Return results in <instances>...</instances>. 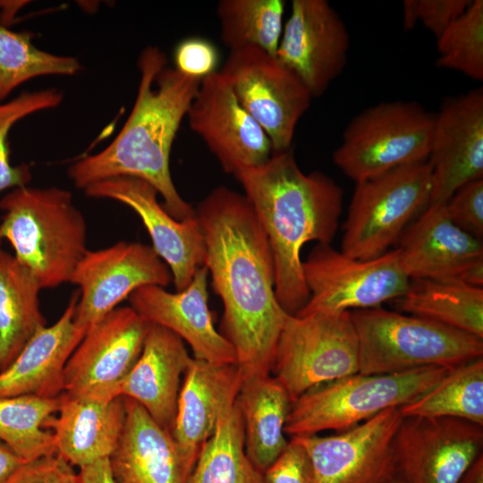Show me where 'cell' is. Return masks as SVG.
<instances>
[{
    "label": "cell",
    "instance_id": "6da1fadb",
    "mask_svg": "<svg viewBox=\"0 0 483 483\" xmlns=\"http://www.w3.org/2000/svg\"><path fill=\"white\" fill-rule=\"evenodd\" d=\"M205 240L204 267L222 300V335L243 380L270 375L288 314L275 292L267 235L245 195L220 186L195 209Z\"/></svg>",
    "mask_w": 483,
    "mask_h": 483
},
{
    "label": "cell",
    "instance_id": "7a4b0ae2",
    "mask_svg": "<svg viewBox=\"0 0 483 483\" xmlns=\"http://www.w3.org/2000/svg\"><path fill=\"white\" fill-rule=\"evenodd\" d=\"M166 65V55L158 47L142 50L138 59L136 99L122 130L103 150L71 165L68 175L82 190L115 177L141 179L157 190L174 218L183 220L195 216V209L174 184L170 155L202 79Z\"/></svg>",
    "mask_w": 483,
    "mask_h": 483
},
{
    "label": "cell",
    "instance_id": "3957f363",
    "mask_svg": "<svg viewBox=\"0 0 483 483\" xmlns=\"http://www.w3.org/2000/svg\"><path fill=\"white\" fill-rule=\"evenodd\" d=\"M234 177L259 221L275 268V292L281 307L295 315L307 303L301 251L309 242L333 241L343 210V191L326 174H305L292 148L273 152L264 164Z\"/></svg>",
    "mask_w": 483,
    "mask_h": 483
},
{
    "label": "cell",
    "instance_id": "277c9868",
    "mask_svg": "<svg viewBox=\"0 0 483 483\" xmlns=\"http://www.w3.org/2000/svg\"><path fill=\"white\" fill-rule=\"evenodd\" d=\"M0 240L12 245L41 288L70 283L88 250L86 221L72 193L57 187H17L0 199Z\"/></svg>",
    "mask_w": 483,
    "mask_h": 483
},
{
    "label": "cell",
    "instance_id": "5b68a950",
    "mask_svg": "<svg viewBox=\"0 0 483 483\" xmlns=\"http://www.w3.org/2000/svg\"><path fill=\"white\" fill-rule=\"evenodd\" d=\"M359 373L392 374L456 367L483 356V339L440 323L377 307L351 311Z\"/></svg>",
    "mask_w": 483,
    "mask_h": 483
},
{
    "label": "cell",
    "instance_id": "8992f818",
    "mask_svg": "<svg viewBox=\"0 0 483 483\" xmlns=\"http://www.w3.org/2000/svg\"><path fill=\"white\" fill-rule=\"evenodd\" d=\"M452 368L429 366L392 374L358 372L323 384L292 402L284 432L298 436L347 430L386 409L415 401Z\"/></svg>",
    "mask_w": 483,
    "mask_h": 483
},
{
    "label": "cell",
    "instance_id": "52a82bcc",
    "mask_svg": "<svg viewBox=\"0 0 483 483\" xmlns=\"http://www.w3.org/2000/svg\"><path fill=\"white\" fill-rule=\"evenodd\" d=\"M435 114L414 101L366 108L345 127L333 160L356 183L428 159Z\"/></svg>",
    "mask_w": 483,
    "mask_h": 483
},
{
    "label": "cell",
    "instance_id": "ba28073f",
    "mask_svg": "<svg viewBox=\"0 0 483 483\" xmlns=\"http://www.w3.org/2000/svg\"><path fill=\"white\" fill-rule=\"evenodd\" d=\"M431 191L428 160L357 182L343 225L341 251L362 260L387 252L411 219L429 205Z\"/></svg>",
    "mask_w": 483,
    "mask_h": 483
},
{
    "label": "cell",
    "instance_id": "9c48e42d",
    "mask_svg": "<svg viewBox=\"0 0 483 483\" xmlns=\"http://www.w3.org/2000/svg\"><path fill=\"white\" fill-rule=\"evenodd\" d=\"M271 372L292 402L318 386L358 373L359 346L351 311L289 315Z\"/></svg>",
    "mask_w": 483,
    "mask_h": 483
},
{
    "label": "cell",
    "instance_id": "30bf717a",
    "mask_svg": "<svg viewBox=\"0 0 483 483\" xmlns=\"http://www.w3.org/2000/svg\"><path fill=\"white\" fill-rule=\"evenodd\" d=\"M302 269L309 298L297 316L380 307L402 297L411 282L397 249L362 260L318 243Z\"/></svg>",
    "mask_w": 483,
    "mask_h": 483
},
{
    "label": "cell",
    "instance_id": "8fae6325",
    "mask_svg": "<svg viewBox=\"0 0 483 483\" xmlns=\"http://www.w3.org/2000/svg\"><path fill=\"white\" fill-rule=\"evenodd\" d=\"M219 72L267 133L273 152L291 148L295 128L312 99L299 78L275 56L256 47L230 51Z\"/></svg>",
    "mask_w": 483,
    "mask_h": 483
},
{
    "label": "cell",
    "instance_id": "7c38bea8",
    "mask_svg": "<svg viewBox=\"0 0 483 483\" xmlns=\"http://www.w3.org/2000/svg\"><path fill=\"white\" fill-rule=\"evenodd\" d=\"M149 324L131 306L90 326L69 358L64 392L97 401L119 397V386L138 360Z\"/></svg>",
    "mask_w": 483,
    "mask_h": 483
},
{
    "label": "cell",
    "instance_id": "4fadbf2b",
    "mask_svg": "<svg viewBox=\"0 0 483 483\" xmlns=\"http://www.w3.org/2000/svg\"><path fill=\"white\" fill-rule=\"evenodd\" d=\"M402 419L392 407L338 435L291 438L306 449L313 483H386L397 474L394 437Z\"/></svg>",
    "mask_w": 483,
    "mask_h": 483
},
{
    "label": "cell",
    "instance_id": "5bb4252c",
    "mask_svg": "<svg viewBox=\"0 0 483 483\" xmlns=\"http://www.w3.org/2000/svg\"><path fill=\"white\" fill-rule=\"evenodd\" d=\"M172 280L168 266L151 246L119 242L105 249L88 250L70 280L80 292L75 322L88 330L138 288L165 287Z\"/></svg>",
    "mask_w": 483,
    "mask_h": 483
},
{
    "label": "cell",
    "instance_id": "9a60e30c",
    "mask_svg": "<svg viewBox=\"0 0 483 483\" xmlns=\"http://www.w3.org/2000/svg\"><path fill=\"white\" fill-rule=\"evenodd\" d=\"M483 427L453 418H403L394 437L405 483H459L482 453Z\"/></svg>",
    "mask_w": 483,
    "mask_h": 483
},
{
    "label": "cell",
    "instance_id": "2e32d148",
    "mask_svg": "<svg viewBox=\"0 0 483 483\" xmlns=\"http://www.w3.org/2000/svg\"><path fill=\"white\" fill-rule=\"evenodd\" d=\"M189 126L206 143L225 173L264 164L271 141L238 101L220 72L204 77L188 109Z\"/></svg>",
    "mask_w": 483,
    "mask_h": 483
},
{
    "label": "cell",
    "instance_id": "e0dca14e",
    "mask_svg": "<svg viewBox=\"0 0 483 483\" xmlns=\"http://www.w3.org/2000/svg\"><path fill=\"white\" fill-rule=\"evenodd\" d=\"M350 36L326 0H293L283 29L276 59L292 72L312 98L322 96L344 70Z\"/></svg>",
    "mask_w": 483,
    "mask_h": 483
},
{
    "label": "cell",
    "instance_id": "ac0fdd59",
    "mask_svg": "<svg viewBox=\"0 0 483 483\" xmlns=\"http://www.w3.org/2000/svg\"><path fill=\"white\" fill-rule=\"evenodd\" d=\"M396 249L410 279L483 285L482 241L450 219L445 203L429 204L402 233Z\"/></svg>",
    "mask_w": 483,
    "mask_h": 483
},
{
    "label": "cell",
    "instance_id": "d6986e66",
    "mask_svg": "<svg viewBox=\"0 0 483 483\" xmlns=\"http://www.w3.org/2000/svg\"><path fill=\"white\" fill-rule=\"evenodd\" d=\"M91 198L119 201L140 217L152 248L168 266L176 291L185 289L196 269L204 266L205 240L196 215L177 220L157 200V191L148 182L121 176L104 180L84 189Z\"/></svg>",
    "mask_w": 483,
    "mask_h": 483
},
{
    "label": "cell",
    "instance_id": "ffe728a7",
    "mask_svg": "<svg viewBox=\"0 0 483 483\" xmlns=\"http://www.w3.org/2000/svg\"><path fill=\"white\" fill-rule=\"evenodd\" d=\"M428 162L430 203H446L466 183L483 179V89L444 100L435 124Z\"/></svg>",
    "mask_w": 483,
    "mask_h": 483
},
{
    "label": "cell",
    "instance_id": "44dd1931",
    "mask_svg": "<svg viewBox=\"0 0 483 483\" xmlns=\"http://www.w3.org/2000/svg\"><path fill=\"white\" fill-rule=\"evenodd\" d=\"M206 267H198L188 286L169 292L158 285H145L130 296V306L148 324L163 326L184 340L194 358L214 364L236 363L229 341L213 323L208 303Z\"/></svg>",
    "mask_w": 483,
    "mask_h": 483
},
{
    "label": "cell",
    "instance_id": "7402d4cb",
    "mask_svg": "<svg viewBox=\"0 0 483 483\" xmlns=\"http://www.w3.org/2000/svg\"><path fill=\"white\" fill-rule=\"evenodd\" d=\"M172 437L192 471L203 444L224 411L232 406L243 383L236 363L214 364L191 358L183 375Z\"/></svg>",
    "mask_w": 483,
    "mask_h": 483
},
{
    "label": "cell",
    "instance_id": "603a6c76",
    "mask_svg": "<svg viewBox=\"0 0 483 483\" xmlns=\"http://www.w3.org/2000/svg\"><path fill=\"white\" fill-rule=\"evenodd\" d=\"M79 297L74 292L59 319L39 329L0 372V397L55 398L64 392L66 363L87 332L75 322Z\"/></svg>",
    "mask_w": 483,
    "mask_h": 483
},
{
    "label": "cell",
    "instance_id": "cb8c5ba5",
    "mask_svg": "<svg viewBox=\"0 0 483 483\" xmlns=\"http://www.w3.org/2000/svg\"><path fill=\"white\" fill-rule=\"evenodd\" d=\"M191 360L178 335L149 324L141 353L121 382L119 395L136 401L172 435L181 377Z\"/></svg>",
    "mask_w": 483,
    "mask_h": 483
},
{
    "label": "cell",
    "instance_id": "d4e9b609",
    "mask_svg": "<svg viewBox=\"0 0 483 483\" xmlns=\"http://www.w3.org/2000/svg\"><path fill=\"white\" fill-rule=\"evenodd\" d=\"M124 400L123 429L108 458L114 482L187 483L191 470L180 455L172 435L136 401L127 397Z\"/></svg>",
    "mask_w": 483,
    "mask_h": 483
},
{
    "label": "cell",
    "instance_id": "484cf974",
    "mask_svg": "<svg viewBox=\"0 0 483 483\" xmlns=\"http://www.w3.org/2000/svg\"><path fill=\"white\" fill-rule=\"evenodd\" d=\"M58 416L46 423L52 428L57 453L79 468L109 458L122 435L126 407L123 396L97 401L63 392Z\"/></svg>",
    "mask_w": 483,
    "mask_h": 483
},
{
    "label": "cell",
    "instance_id": "4316f807",
    "mask_svg": "<svg viewBox=\"0 0 483 483\" xmlns=\"http://www.w3.org/2000/svg\"><path fill=\"white\" fill-rule=\"evenodd\" d=\"M236 400L246 453L263 473L288 444L284 427L292 400L284 386L270 375L243 380Z\"/></svg>",
    "mask_w": 483,
    "mask_h": 483
},
{
    "label": "cell",
    "instance_id": "83f0119b",
    "mask_svg": "<svg viewBox=\"0 0 483 483\" xmlns=\"http://www.w3.org/2000/svg\"><path fill=\"white\" fill-rule=\"evenodd\" d=\"M41 289L35 275L2 248L0 240V372L46 326L39 306Z\"/></svg>",
    "mask_w": 483,
    "mask_h": 483
},
{
    "label": "cell",
    "instance_id": "f1b7e54d",
    "mask_svg": "<svg viewBox=\"0 0 483 483\" xmlns=\"http://www.w3.org/2000/svg\"><path fill=\"white\" fill-rule=\"evenodd\" d=\"M399 311L483 339V288L454 281L411 279L395 300Z\"/></svg>",
    "mask_w": 483,
    "mask_h": 483
},
{
    "label": "cell",
    "instance_id": "f546056e",
    "mask_svg": "<svg viewBox=\"0 0 483 483\" xmlns=\"http://www.w3.org/2000/svg\"><path fill=\"white\" fill-rule=\"evenodd\" d=\"M187 483H265L263 473L246 453L237 400L223 411L201 446Z\"/></svg>",
    "mask_w": 483,
    "mask_h": 483
},
{
    "label": "cell",
    "instance_id": "4dcf8cb0",
    "mask_svg": "<svg viewBox=\"0 0 483 483\" xmlns=\"http://www.w3.org/2000/svg\"><path fill=\"white\" fill-rule=\"evenodd\" d=\"M399 411L403 418H453L483 427V358L452 368L434 386Z\"/></svg>",
    "mask_w": 483,
    "mask_h": 483
},
{
    "label": "cell",
    "instance_id": "1f68e13d",
    "mask_svg": "<svg viewBox=\"0 0 483 483\" xmlns=\"http://www.w3.org/2000/svg\"><path fill=\"white\" fill-rule=\"evenodd\" d=\"M59 405V396L0 397V440L24 462L56 453L54 435L45 426Z\"/></svg>",
    "mask_w": 483,
    "mask_h": 483
},
{
    "label": "cell",
    "instance_id": "d6a6232c",
    "mask_svg": "<svg viewBox=\"0 0 483 483\" xmlns=\"http://www.w3.org/2000/svg\"><path fill=\"white\" fill-rule=\"evenodd\" d=\"M283 0H221L216 6L220 36L230 51L248 47L275 56L283 33Z\"/></svg>",
    "mask_w": 483,
    "mask_h": 483
},
{
    "label": "cell",
    "instance_id": "836d02e7",
    "mask_svg": "<svg viewBox=\"0 0 483 483\" xmlns=\"http://www.w3.org/2000/svg\"><path fill=\"white\" fill-rule=\"evenodd\" d=\"M80 62L38 48L29 32H15L0 24V103L17 87L40 76L74 75Z\"/></svg>",
    "mask_w": 483,
    "mask_h": 483
},
{
    "label": "cell",
    "instance_id": "e575fe53",
    "mask_svg": "<svg viewBox=\"0 0 483 483\" xmlns=\"http://www.w3.org/2000/svg\"><path fill=\"white\" fill-rule=\"evenodd\" d=\"M436 65L483 80V1L469 8L436 38Z\"/></svg>",
    "mask_w": 483,
    "mask_h": 483
},
{
    "label": "cell",
    "instance_id": "d590c367",
    "mask_svg": "<svg viewBox=\"0 0 483 483\" xmlns=\"http://www.w3.org/2000/svg\"><path fill=\"white\" fill-rule=\"evenodd\" d=\"M62 100L61 91L48 89L25 91L0 103V192L26 186L31 179L27 165L11 164L8 135L13 126L28 115L57 106Z\"/></svg>",
    "mask_w": 483,
    "mask_h": 483
},
{
    "label": "cell",
    "instance_id": "8d00e7d4",
    "mask_svg": "<svg viewBox=\"0 0 483 483\" xmlns=\"http://www.w3.org/2000/svg\"><path fill=\"white\" fill-rule=\"evenodd\" d=\"M450 219L461 229L482 241L483 179L470 182L457 190L445 203Z\"/></svg>",
    "mask_w": 483,
    "mask_h": 483
},
{
    "label": "cell",
    "instance_id": "74e56055",
    "mask_svg": "<svg viewBox=\"0 0 483 483\" xmlns=\"http://www.w3.org/2000/svg\"><path fill=\"white\" fill-rule=\"evenodd\" d=\"M265 483H313V470L306 449L294 439L263 472Z\"/></svg>",
    "mask_w": 483,
    "mask_h": 483
},
{
    "label": "cell",
    "instance_id": "f35d334b",
    "mask_svg": "<svg viewBox=\"0 0 483 483\" xmlns=\"http://www.w3.org/2000/svg\"><path fill=\"white\" fill-rule=\"evenodd\" d=\"M175 69L186 75L203 79L216 72L218 51L209 40L191 37L182 40L174 54Z\"/></svg>",
    "mask_w": 483,
    "mask_h": 483
},
{
    "label": "cell",
    "instance_id": "ab89813d",
    "mask_svg": "<svg viewBox=\"0 0 483 483\" xmlns=\"http://www.w3.org/2000/svg\"><path fill=\"white\" fill-rule=\"evenodd\" d=\"M6 483H79L73 466L59 453L24 462Z\"/></svg>",
    "mask_w": 483,
    "mask_h": 483
},
{
    "label": "cell",
    "instance_id": "60d3db41",
    "mask_svg": "<svg viewBox=\"0 0 483 483\" xmlns=\"http://www.w3.org/2000/svg\"><path fill=\"white\" fill-rule=\"evenodd\" d=\"M471 3V0H418L419 21L437 38Z\"/></svg>",
    "mask_w": 483,
    "mask_h": 483
},
{
    "label": "cell",
    "instance_id": "b9f144b4",
    "mask_svg": "<svg viewBox=\"0 0 483 483\" xmlns=\"http://www.w3.org/2000/svg\"><path fill=\"white\" fill-rule=\"evenodd\" d=\"M79 469V483H115L108 458L95 461Z\"/></svg>",
    "mask_w": 483,
    "mask_h": 483
},
{
    "label": "cell",
    "instance_id": "7bdbcfd3",
    "mask_svg": "<svg viewBox=\"0 0 483 483\" xmlns=\"http://www.w3.org/2000/svg\"><path fill=\"white\" fill-rule=\"evenodd\" d=\"M23 462L24 461L0 440V483H6Z\"/></svg>",
    "mask_w": 483,
    "mask_h": 483
},
{
    "label": "cell",
    "instance_id": "ee69618b",
    "mask_svg": "<svg viewBox=\"0 0 483 483\" xmlns=\"http://www.w3.org/2000/svg\"><path fill=\"white\" fill-rule=\"evenodd\" d=\"M403 29L412 30L419 22L418 0H404L402 2Z\"/></svg>",
    "mask_w": 483,
    "mask_h": 483
},
{
    "label": "cell",
    "instance_id": "f6af8a7d",
    "mask_svg": "<svg viewBox=\"0 0 483 483\" xmlns=\"http://www.w3.org/2000/svg\"><path fill=\"white\" fill-rule=\"evenodd\" d=\"M459 483H483L482 453L474 461Z\"/></svg>",
    "mask_w": 483,
    "mask_h": 483
},
{
    "label": "cell",
    "instance_id": "bcb514c9",
    "mask_svg": "<svg viewBox=\"0 0 483 483\" xmlns=\"http://www.w3.org/2000/svg\"><path fill=\"white\" fill-rule=\"evenodd\" d=\"M24 4L25 2L20 1H0V18L2 19L0 24L5 27L6 22H11L14 19V14Z\"/></svg>",
    "mask_w": 483,
    "mask_h": 483
},
{
    "label": "cell",
    "instance_id": "7dc6e473",
    "mask_svg": "<svg viewBox=\"0 0 483 483\" xmlns=\"http://www.w3.org/2000/svg\"><path fill=\"white\" fill-rule=\"evenodd\" d=\"M386 483H405V482L398 474H396L394 477H393L391 479H389Z\"/></svg>",
    "mask_w": 483,
    "mask_h": 483
}]
</instances>
